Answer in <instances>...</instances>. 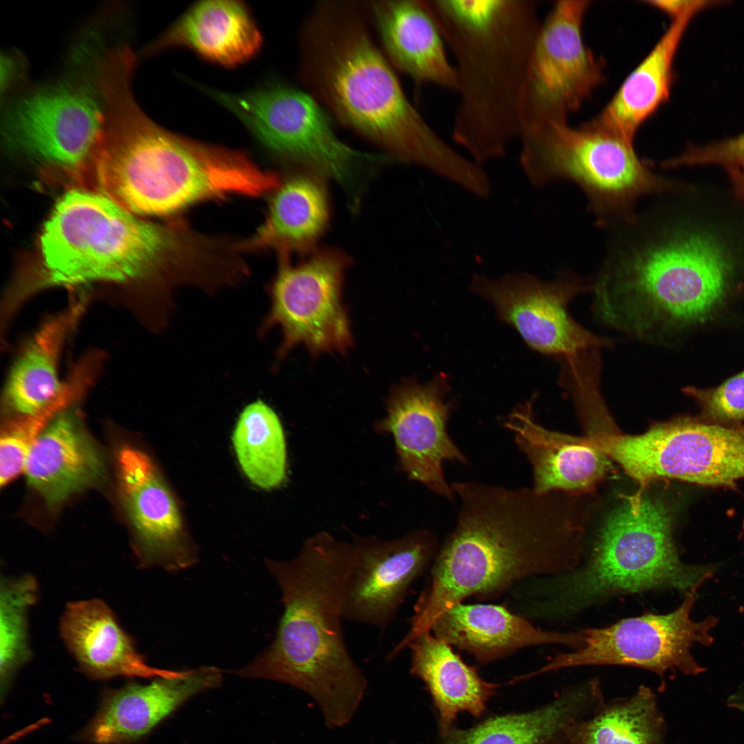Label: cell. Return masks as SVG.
Segmentation results:
<instances>
[{"label": "cell", "mask_w": 744, "mask_h": 744, "mask_svg": "<svg viewBox=\"0 0 744 744\" xmlns=\"http://www.w3.org/2000/svg\"><path fill=\"white\" fill-rule=\"evenodd\" d=\"M36 272L8 292L17 309L41 289L96 282L136 283L149 291L159 316L173 313L174 293L203 288L216 260L214 238L182 223L138 218L96 192L72 190L56 203L39 242Z\"/></svg>", "instance_id": "cell-1"}, {"label": "cell", "mask_w": 744, "mask_h": 744, "mask_svg": "<svg viewBox=\"0 0 744 744\" xmlns=\"http://www.w3.org/2000/svg\"><path fill=\"white\" fill-rule=\"evenodd\" d=\"M451 488L460 502L455 527L434 558L403 646L466 598L495 597L524 579L562 575L579 562V534L552 493L475 482Z\"/></svg>", "instance_id": "cell-2"}, {"label": "cell", "mask_w": 744, "mask_h": 744, "mask_svg": "<svg viewBox=\"0 0 744 744\" xmlns=\"http://www.w3.org/2000/svg\"><path fill=\"white\" fill-rule=\"evenodd\" d=\"M369 21L364 2L314 6L300 36V75L307 92L341 124L393 158L466 186L476 165L415 109L372 38Z\"/></svg>", "instance_id": "cell-3"}, {"label": "cell", "mask_w": 744, "mask_h": 744, "mask_svg": "<svg viewBox=\"0 0 744 744\" xmlns=\"http://www.w3.org/2000/svg\"><path fill=\"white\" fill-rule=\"evenodd\" d=\"M351 543L322 532L308 538L288 561L266 559L284 611L271 645L235 673L290 685L318 706L326 725L342 727L354 716L367 688L342 631L344 582Z\"/></svg>", "instance_id": "cell-4"}, {"label": "cell", "mask_w": 744, "mask_h": 744, "mask_svg": "<svg viewBox=\"0 0 744 744\" xmlns=\"http://www.w3.org/2000/svg\"><path fill=\"white\" fill-rule=\"evenodd\" d=\"M620 227L625 234L611 245L592 283L599 319L656 344L670 328L710 317L732 275L734 264L725 247L654 211Z\"/></svg>", "instance_id": "cell-5"}, {"label": "cell", "mask_w": 744, "mask_h": 744, "mask_svg": "<svg viewBox=\"0 0 744 744\" xmlns=\"http://www.w3.org/2000/svg\"><path fill=\"white\" fill-rule=\"evenodd\" d=\"M454 59L453 141L482 165L521 131L520 103L541 26L535 0H424Z\"/></svg>", "instance_id": "cell-6"}, {"label": "cell", "mask_w": 744, "mask_h": 744, "mask_svg": "<svg viewBox=\"0 0 744 744\" xmlns=\"http://www.w3.org/2000/svg\"><path fill=\"white\" fill-rule=\"evenodd\" d=\"M97 192L132 214L168 216L207 200L260 196L280 184L241 151L162 127L137 103L110 121L94 156Z\"/></svg>", "instance_id": "cell-7"}, {"label": "cell", "mask_w": 744, "mask_h": 744, "mask_svg": "<svg viewBox=\"0 0 744 744\" xmlns=\"http://www.w3.org/2000/svg\"><path fill=\"white\" fill-rule=\"evenodd\" d=\"M670 514L661 502L635 493L607 518L581 568L537 587L542 617L569 615L608 597L653 590H688L712 575L711 568L679 558Z\"/></svg>", "instance_id": "cell-8"}, {"label": "cell", "mask_w": 744, "mask_h": 744, "mask_svg": "<svg viewBox=\"0 0 744 744\" xmlns=\"http://www.w3.org/2000/svg\"><path fill=\"white\" fill-rule=\"evenodd\" d=\"M519 138V163L530 184L541 188L558 179L575 183L601 227L632 221L640 198L677 187L650 171L633 143L588 122L578 127L568 122L524 127Z\"/></svg>", "instance_id": "cell-9"}, {"label": "cell", "mask_w": 744, "mask_h": 744, "mask_svg": "<svg viewBox=\"0 0 744 744\" xmlns=\"http://www.w3.org/2000/svg\"><path fill=\"white\" fill-rule=\"evenodd\" d=\"M199 88L235 116L271 154L334 180L353 202L375 167L391 159L342 142L322 105L308 92L280 83L242 93Z\"/></svg>", "instance_id": "cell-10"}, {"label": "cell", "mask_w": 744, "mask_h": 744, "mask_svg": "<svg viewBox=\"0 0 744 744\" xmlns=\"http://www.w3.org/2000/svg\"><path fill=\"white\" fill-rule=\"evenodd\" d=\"M606 451L638 482L639 492L661 479L732 486L744 479V428L679 418L639 435L617 430Z\"/></svg>", "instance_id": "cell-11"}, {"label": "cell", "mask_w": 744, "mask_h": 744, "mask_svg": "<svg viewBox=\"0 0 744 744\" xmlns=\"http://www.w3.org/2000/svg\"><path fill=\"white\" fill-rule=\"evenodd\" d=\"M703 583L688 590L674 610L666 614L645 613L625 618L603 628L581 631L583 644L561 653L546 665L524 675V679L567 668L623 665L647 670L661 679L669 672L696 675L705 671L691 649L696 643L709 645L716 619L700 621L691 618Z\"/></svg>", "instance_id": "cell-12"}, {"label": "cell", "mask_w": 744, "mask_h": 744, "mask_svg": "<svg viewBox=\"0 0 744 744\" xmlns=\"http://www.w3.org/2000/svg\"><path fill=\"white\" fill-rule=\"evenodd\" d=\"M351 263L336 249H324L303 262L291 265L281 256L269 288L270 307L259 329L260 335L278 328L282 340L278 360L303 345L313 356L325 353L344 355L353 340L342 302L344 273Z\"/></svg>", "instance_id": "cell-13"}, {"label": "cell", "mask_w": 744, "mask_h": 744, "mask_svg": "<svg viewBox=\"0 0 744 744\" xmlns=\"http://www.w3.org/2000/svg\"><path fill=\"white\" fill-rule=\"evenodd\" d=\"M590 6L588 0L559 1L541 22L524 83L521 130L568 122L603 82V62L583 37Z\"/></svg>", "instance_id": "cell-14"}, {"label": "cell", "mask_w": 744, "mask_h": 744, "mask_svg": "<svg viewBox=\"0 0 744 744\" xmlns=\"http://www.w3.org/2000/svg\"><path fill=\"white\" fill-rule=\"evenodd\" d=\"M469 288L540 353L566 359L611 345L610 340L586 330L570 315L568 304L574 298L592 290V283L572 271H561L550 281L525 271L497 278L478 273L473 276Z\"/></svg>", "instance_id": "cell-15"}, {"label": "cell", "mask_w": 744, "mask_h": 744, "mask_svg": "<svg viewBox=\"0 0 744 744\" xmlns=\"http://www.w3.org/2000/svg\"><path fill=\"white\" fill-rule=\"evenodd\" d=\"M103 124L96 86L93 90L89 85L64 81L19 101L6 117L5 132L18 148L80 176L99 141Z\"/></svg>", "instance_id": "cell-16"}, {"label": "cell", "mask_w": 744, "mask_h": 744, "mask_svg": "<svg viewBox=\"0 0 744 744\" xmlns=\"http://www.w3.org/2000/svg\"><path fill=\"white\" fill-rule=\"evenodd\" d=\"M448 377L440 373L426 384L413 378L394 386L386 400V416L378 424L391 434L402 471L435 494L453 501L443 462L468 460L450 437L447 422L452 408L446 402Z\"/></svg>", "instance_id": "cell-17"}, {"label": "cell", "mask_w": 744, "mask_h": 744, "mask_svg": "<svg viewBox=\"0 0 744 744\" xmlns=\"http://www.w3.org/2000/svg\"><path fill=\"white\" fill-rule=\"evenodd\" d=\"M351 544L344 618L384 630L411 584L435 558L437 540L430 531L417 530L392 539L358 537Z\"/></svg>", "instance_id": "cell-18"}, {"label": "cell", "mask_w": 744, "mask_h": 744, "mask_svg": "<svg viewBox=\"0 0 744 744\" xmlns=\"http://www.w3.org/2000/svg\"><path fill=\"white\" fill-rule=\"evenodd\" d=\"M120 492L134 529L142 566L175 572L193 566L197 552L176 500L150 458L132 446L118 455Z\"/></svg>", "instance_id": "cell-19"}, {"label": "cell", "mask_w": 744, "mask_h": 744, "mask_svg": "<svg viewBox=\"0 0 744 744\" xmlns=\"http://www.w3.org/2000/svg\"><path fill=\"white\" fill-rule=\"evenodd\" d=\"M220 670L213 666L158 677L147 685L130 683L104 698L81 733L93 744H125L139 739L193 695L218 686Z\"/></svg>", "instance_id": "cell-20"}, {"label": "cell", "mask_w": 744, "mask_h": 744, "mask_svg": "<svg viewBox=\"0 0 744 744\" xmlns=\"http://www.w3.org/2000/svg\"><path fill=\"white\" fill-rule=\"evenodd\" d=\"M535 397L518 404L502 420L532 466L533 489L539 494L593 490L610 468V458L585 437L540 425L533 413Z\"/></svg>", "instance_id": "cell-21"}, {"label": "cell", "mask_w": 744, "mask_h": 744, "mask_svg": "<svg viewBox=\"0 0 744 744\" xmlns=\"http://www.w3.org/2000/svg\"><path fill=\"white\" fill-rule=\"evenodd\" d=\"M366 6L383 52L393 67L416 83L456 92L453 64L424 0L375 1Z\"/></svg>", "instance_id": "cell-22"}, {"label": "cell", "mask_w": 744, "mask_h": 744, "mask_svg": "<svg viewBox=\"0 0 744 744\" xmlns=\"http://www.w3.org/2000/svg\"><path fill=\"white\" fill-rule=\"evenodd\" d=\"M431 632L486 665L526 647L560 644L579 648L578 632L546 630L503 606L458 603L442 612Z\"/></svg>", "instance_id": "cell-23"}, {"label": "cell", "mask_w": 744, "mask_h": 744, "mask_svg": "<svg viewBox=\"0 0 744 744\" xmlns=\"http://www.w3.org/2000/svg\"><path fill=\"white\" fill-rule=\"evenodd\" d=\"M262 43V34L244 2L207 0L191 6L143 54L183 47L207 61L234 68L252 59Z\"/></svg>", "instance_id": "cell-24"}, {"label": "cell", "mask_w": 744, "mask_h": 744, "mask_svg": "<svg viewBox=\"0 0 744 744\" xmlns=\"http://www.w3.org/2000/svg\"><path fill=\"white\" fill-rule=\"evenodd\" d=\"M59 629L66 648L81 670L93 679L158 678L181 673L148 665L136 650L132 638L100 599L69 603L61 617Z\"/></svg>", "instance_id": "cell-25"}, {"label": "cell", "mask_w": 744, "mask_h": 744, "mask_svg": "<svg viewBox=\"0 0 744 744\" xmlns=\"http://www.w3.org/2000/svg\"><path fill=\"white\" fill-rule=\"evenodd\" d=\"M72 406L60 412L32 446L24 471L50 507L93 485L103 474V459Z\"/></svg>", "instance_id": "cell-26"}, {"label": "cell", "mask_w": 744, "mask_h": 744, "mask_svg": "<svg viewBox=\"0 0 744 744\" xmlns=\"http://www.w3.org/2000/svg\"><path fill=\"white\" fill-rule=\"evenodd\" d=\"M711 1H698L670 26L639 64L629 74L592 125L634 143L641 125L668 99L673 63L687 27Z\"/></svg>", "instance_id": "cell-27"}, {"label": "cell", "mask_w": 744, "mask_h": 744, "mask_svg": "<svg viewBox=\"0 0 744 744\" xmlns=\"http://www.w3.org/2000/svg\"><path fill=\"white\" fill-rule=\"evenodd\" d=\"M321 178L307 172L281 183L263 223L252 236L236 244L238 250L274 249L288 256L314 248L330 217L328 194Z\"/></svg>", "instance_id": "cell-28"}, {"label": "cell", "mask_w": 744, "mask_h": 744, "mask_svg": "<svg viewBox=\"0 0 744 744\" xmlns=\"http://www.w3.org/2000/svg\"><path fill=\"white\" fill-rule=\"evenodd\" d=\"M81 299L46 320L13 363L4 386L5 404L21 416L40 411L64 390L59 364L66 340L85 309Z\"/></svg>", "instance_id": "cell-29"}, {"label": "cell", "mask_w": 744, "mask_h": 744, "mask_svg": "<svg viewBox=\"0 0 744 744\" xmlns=\"http://www.w3.org/2000/svg\"><path fill=\"white\" fill-rule=\"evenodd\" d=\"M407 648L411 650V673L425 684L437 711L439 732L453 727L461 712L478 718L486 712L498 685L484 680L450 645L427 631Z\"/></svg>", "instance_id": "cell-30"}, {"label": "cell", "mask_w": 744, "mask_h": 744, "mask_svg": "<svg viewBox=\"0 0 744 744\" xmlns=\"http://www.w3.org/2000/svg\"><path fill=\"white\" fill-rule=\"evenodd\" d=\"M592 701L573 685L534 710L490 717L468 729L455 726L439 732L434 744H544L586 716Z\"/></svg>", "instance_id": "cell-31"}, {"label": "cell", "mask_w": 744, "mask_h": 744, "mask_svg": "<svg viewBox=\"0 0 744 744\" xmlns=\"http://www.w3.org/2000/svg\"><path fill=\"white\" fill-rule=\"evenodd\" d=\"M564 736L567 744H665V723L656 694L641 685L570 724Z\"/></svg>", "instance_id": "cell-32"}, {"label": "cell", "mask_w": 744, "mask_h": 744, "mask_svg": "<svg viewBox=\"0 0 744 744\" xmlns=\"http://www.w3.org/2000/svg\"><path fill=\"white\" fill-rule=\"evenodd\" d=\"M232 440L238 462L254 484L268 490L282 483L286 443L280 420L271 407L261 400L247 404L239 415Z\"/></svg>", "instance_id": "cell-33"}, {"label": "cell", "mask_w": 744, "mask_h": 744, "mask_svg": "<svg viewBox=\"0 0 744 744\" xmlns=\"http://www.w3.org/2000/svg\"><path fill=\"white\" fill-rule=\"evenodd\" d=\"M39 588L30 575L1 578L0 588V689L1 701L16 672L31 657L28 614Z\"/></svg>", "instance_id": "cell-34"}, {"label": "cell", "mask_w": 744, "mask_h": 744, "mask_svg": "<svg viewBox=\"0 0 744 744\" xmlns=\"http://www.w3.org/2000/svg\"><path fill=\"white\" fill-rule=\"evenodd\" d=\"M91 382L84 373L74 371L62 393L35 413L20 416L8 423L0 440V485L8 484L23 471L30 450L48 424L62 411L72 406L87 391Z\"/></svg>", "instance_id": "cell-35"}, {"label": "cell", "mask_w": 744, "mask_h": 744, "mask_svg": "<svg viewBox=\"0 0 744 744\" xmlns=\"http://www.w3.org/2000/svg\"><path fill=\"white\" fill-rule=\"evenodd\" d=\"M684 393L694 397L707 416L717 421H744V371L716 388L687 387Z\"/></svg>", "instance_id": "cell-36"}, {"label": "cell", "mask_w": 744, "mask_h": 744, "mask_svg": "<svg viewBox=\"0 0 744 744\" xmlns=\"http://www.w3.org/2000/svg\"><path fill=\"white\" fill-rule=\"evenodd\" d=\"M717 164L730 169H744V133L737 137L705 146H690L680 156L659 163L662 168Z\"/></svg>", "instance_id": "cell-37"}, {"label": "cell", "mask_w": 744, "mask_h": 744, "mask_svg": "<svg viewBox=\"0 0 744 744\" xmlns=\"http://www.w3.org/2000/svg\"><path fill=\"white\" fill-rule=\"evenodd\" d=\"M697 1L687 0H656L648 1L651 7L657 9L674 19L696 4Z\"/></svg>", "instance_id": "cell-38"}, {"label": "cell", "mask_w": 744, "mask_h": 744, "mask_svg": "<svg viewBox=\"0 0 744 744\" xmlns=\"http://www.w3.org/2000/svg\"><path fill=\"white\" fill-rule=\"evenodd\" d=\"M732 181L736 196L744 202V169L727 171Z\"/></svg>", "instance_id": "cell-39"}, {"label": "cell", "mask_w": 744, "mask_h": 744, "mask_svg": "<svg viewBox=\"0 0 744 744\" xmlns=\"http://www.w3.org/2000/svg\"><path fill=\"white\" fill-rule=\"evenodd\" d=\"M544 744H567L564 736V733H561L553 738H550Z\"/></svg>", "instance_id": "cell-40"}, {"label": "cell", "mask_w": 744, "mask_h": 744, "mask_svg": "<svg viewBox=\"0 0 744 744\" xmlns=\"http://www.w3.org/2000/svg\"><path fill=\"white\" fill-rule=\"evenodd\" d=\"M732 703H735L734 707L744 710V696L734 699V700H732Z\"/></svg>", "instance_id": "cell-41"}]
</instances>
